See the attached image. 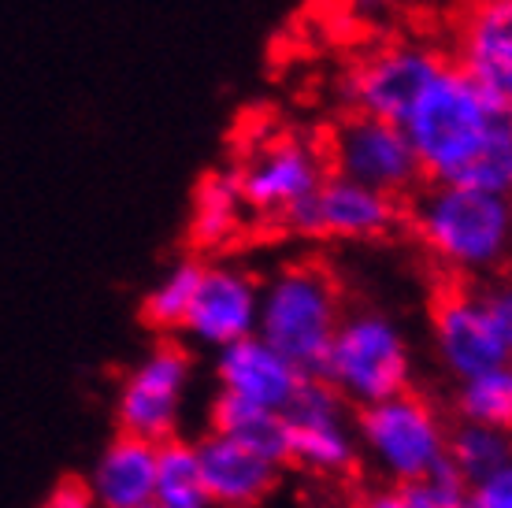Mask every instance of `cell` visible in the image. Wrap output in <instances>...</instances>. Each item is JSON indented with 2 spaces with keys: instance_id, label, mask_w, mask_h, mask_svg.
I'll use <instances>...</instances> for the list:
<instances>
[{
  "instance_id": "cell-1",
  "label": "cell",
  "mask_w": 512,
  "mask_h": 508,
  "mask_svg": "<svg viewBox=\"0 0 512 508\" xmlns=\"http://www.w3.org/2000/svg\"><path fill=\"white\" fill-rule=\"evenodd\" d=\"M401 130L431 186L512 197V115L457 64L435 78Z\"/></svg>"
},
{
  "instance_id": "cell-2",
  "label": "cell",
  "mask_w": 512,
  "mask_h": 508,
  "mask_svg": "<svg viewBox=\"0 0 512 508\" xmlns=\"http://www.w3.org/2000/svg\"><path fill=\"white\" fill-rule=\"evenodd\" d=\"M423 249L457 275H490L512 256V197L431 186L412 208Z\"/></svg>"
},
{
  "instance_id": "cell-3",
  "label": "cell",
  "mask_w": 512,
  "mask_h": 508,
  "mask_svg": "<svg viewBox=\"0 0 512 508\" xmlns=\"http://www.w3.org/2000/svg\"><path fill=\"white\" fill-rule=\"evenodd\" d=\"M342 316V293L323 267L286 264L260 286L256 338L286 356L301 375L316 379Z\"/></svg>"
},
{
  "instance_id": "cell-4",
  "label": "cell",
  "mask_w": 512,
  "mask_h": 508,
  "mask_svg": "<svg viewBox=\"0 0 512 508\" xmlns=\"http://www.w3.org/2000/svg\"><path fill=\"white\" fill-rule=\"evenodd\" d=\"M412 375L416 360L405 327L390 312L357 308L342 316L316 379L327 382L349 408H368L412 390Z\"/></svg>"
},
{
  "instance_id": "cell-5",
  "label": "cell",
  "mask_w": 512,
  "mask_h": 508,
  "mask_svg": "<svg viewBox=\"0 0 512 508\" xmlns=\"http://www.w3.org/2000/svg\"><path fill=\"white\" fill-rule=\"evenodd\" d=\"M353 427L360 460L383 483H423L446 471L449 423L435 401H427L416 390L357 408Z\"/></svg>"
},
{
  "instance_id": "cell-6",
  "label": "cell",
  "mask_w": 512,
  "mask_h": 508,
  "mask_svg": "<svg viewBox=\"0 0 512 508\" xmlns=\"http://www.w3.org/2000/svg\"><path fill=\"white\" fill-rule=\"evenodd\" d=\"M193 386V356L175 342H160L123 375L116 397L119 434L167 442L182 427V412Z\"/></svg>"
},
{
  "instance_id": "cell-7",
  "label": "cell",
  "mask_w": 512,
  "mask_h": 508,
  "mask_svg": "<svg viewBox=\"0 0 512 508\" xmlns=\"http://www.w3.org/2000/svg\"><path fill=\"white\" fill-rule=\"evenodd\" d=\"M286 420V464H297L320 479H346L360 464L353 408L334 394L323 379H305L290 405Z\"/></svg>"
},
{
  "instance_id": "cell-8",
  "label": "cell",
  "mask_w": 512,
  "mask_h": 508,
  "mask_svg": "<svg viewBox=\"0 0 512 508\" xmlns=\"http://www.w3.org/2000/svg\"><path fill=\"white\" fill-rule=\"evenodd\" d=\"M449 67V60L431 45L397 41L360 60L342 78V97L357 108V115H372L394 127H405L412 108L423 101V93L435 86V78Z\"/></svg>"
},
{
  "instance_id": "cell-9",
  "label": "cell",
  "mask_w": 512,
  "mask_h": 508,
  "mask_svg": "<svg viewBox=\"0 0 512 508\" xmlns=\"http://www.w3.org/2000/svg\"><path fill=\"white\" fill-rule=\"evenodd\" d=\"M249 212L268 219H286L312 197L327 178L320 149L305 138L264 141L242 171H234Z\"/></svg>"
},
{
  "instance_id": "cell-10",
  "label": "cell",
  "mask_w": 512,
  "mask_h": 508,
  "mask_svg": "<svg viewBox=\"0 0 512 508\" xmlns=\"http://www.w3.org/2000/svg\"><path fill=\"white\" fill-rule=\"evenodd\" d=\"M431 349L453 386L475 379L483 371L512 364L509 345L494 331L487 308L479 301V290H446L438 293L431 308Z\"/></svg>"
},
{
  "instance_id": "cell-11",
  "label": "cell",
  "mask_w": 512,
  "mask_h": 508,
  "mask_svg": "<svg viewBox=\"0 0 512 508\" xmlns=\"http://www.w3.org/2000/svg\"><path fill=\"white\" fill-rule=\"evenodd\" d=\"M331 160L342 178L386 193L394 201L420 182V164L405 130L372 115H353L349 123H342V130L334 134Z\"/></svg>"
},
{
  "instance_id": "cell-12",
  "label": "cell",
  "mask_w": 512,
  "mask_h": 508,
  "mask_svg": "<svg viewBox=\"0 0 512 508\" xmlns=\"http://www.w3.org/2000/svg\"><path fill=\"white\" fill-rule=\"evenodd\" d=\"M294 234L334 242H375L397 223V201L342 175H327L323 186L282 219Z\"/></svg>"
},
{
  "instance_id": "cell-13",
  "label": "cell",
  "mask_w": 512,
  "mask_h": 508,
  "mask_svg": "<svg viewBox=\"0 0 512 508\" xmlns=\"http://www.w3.org/2000/svg\"><path fill=\"white\" fill-rule=\"evenodd\" d=\"M260 319V282L238 264H205L193 290L182 334L201 349H227L256 334Z\"/></svg>"
},
{
  "instance_id": "cell-14",
  "label": "cell",
  "mask_w": 512,
  "mask_h": 508,
  "mask_svg": "<svg viewBox=\"0 0 512 508\" xmlns=\"http://www.w3.org/2000/svg\"><path fill=\"white\" fill-rule=\"evenodd\" d=\"M457 67L512 115V4L475 0L457 30Z\"/></svg>"
},
{
  "instance_id": "cell-15",
  "label": "cell",
  "mask_w": 512,
  "mask_h": 508,
  "mask_svg": "<svg viewBox=\"0 0 512 508\" xmlns=\"http://www.w3.org/2000/svg\"><path fill=\"white\" fill-rule=\"evenodd\" d=\"M212 375H216L219 394L271 408V412H282V408L290 405L297 390H301V382L308 379V375H301L286 356H279L256 334L227 345V349H219Z\"/></svg>"
},
{
  "instance_id": "cell-16",
  "label": "cell",
  "mask_w": 512,
  "mask_h": 508,
  "mask_svg": "<svg viewBox=\"0 0 512 508\" xmlns=\"http://www.w3.org/2000/svg\"><path fill=\"white\" fill-rule=\"evenodd\" d=\"M201 486L212 508H260L279 486V464L256 457L253 449L208 431L197 438Z\"/></svg>"
},
{
  "instance_id": "cell-17",
  "label": "cell",
  "mask_w": 512,
  "mask_h": 508,
  "mask_svg": "<svg viewBox=\"0 0 512 508\" xmlns=\"http://www.w3.org/2000/svg\"><path fill=\"white\" fill-rule=\"evenodd\" d=\"M93 508H149L156 494V445L116 434L86 475Z\"/></svg>"
},
{
  "instance_id": "cell-18",
  "label": "cell",
  "mask_w": 512,
  "mask_h": 508,
  "mask_svg": "<svg viewBox=\"0 0 512 508\" xmlns=\"http://www.w3.org/2000/svg\"><path fill=\"white\" fill-rule=\"evenodd\" d=\"M208 431L253 449L256 457L271 460L279 468L286 464V420H282V412L216 394L208 405Z\"/></svg>"
},
{
  "instance_id": "cell-19",
  "label": "cell",
  "mask_w": 512,
  "mask_h": 508,
  "mask_svg": "<svg viewBox=\"0 0 512 508\" xmlns=\"http://www.w3.org/2000/svg\"><path fill=\"white\" fill-rule=\"evenodd\" d=\"M512 464V434L494 431L483 423H453L446 442V468L457 483L468 486L483 483L487 475Z\"/></svg>"
},
{
  "instance_id": "cell-20",
  "label": "cell",
  "mask_w": 512,
  "mask_h": 508,
  "mask_svg": "<svg viewBox=\"0 0 512 508\" xmlns=\"http://www.w3.org/2000/svg\"><path fill=\"white\" fill-rule=\"evenodd\" d=\"M242 219H245V201H242V190H238L234 171L208 175L205 182L197 186L190 234L201 249H219V245H227L234 234L242 230Z\"/></svg>"
},
{
  "instance_id": "cell-21",
  "label": "cell",
  "mask_w": 512,
  "mask_h": 508,
  "mask_svg": "<svg viewBox=\"0 0 512 508\" xmlns=\"http://www.w3.org/2000/svg\"><path fill=\"white\" fill-rule=\"evenodd\" d=\"M153 505L164 508H212L201 486V464L197 445L186 438H167L156 445V494Z\"/></svg>"
},
{
  "instance_id": "cell-22",
  "label": "cell",
  "mask_w": 512,
  "mask_h": 508,
  "mask_svg": "<svg viewBox=\"0 0 512 508\" xmlns=\"http://www.w3.org/2000/svg\"><path fill=\"white\" fill-rule=\"evenodd\" d=\"M453 412L461 423H483V427L512 434V364L457 382Z\"/></svg>"
},
{
  "instance_id": "cell-23",
  "label": "cell",
  "mask_w": 512,
  "mask_h": 508,
  "mask_svg": "<svg viewBox=\"0 0 512 508\" xmlns=\"http://www.w3.org/2000/svg\"><path fill=\"white\" fill-rule=\"evenodd\" d=\"M201 267L197 260H179L175 267H167L164 279L156 282L153 290L145 293L141 301V316L156 331H182V319L190 312L193 290L201 279Z\"/></svg>"
},
{
  "instance_id": "cell-24",
  "label": "cell",
  "mask_w": 512,
  "mask_h": 508,
  "mask_svg": "<svg viewBox=\"0 0 512 508\" xmlns=\"http://www.w3.org/2000/svg\"><path fill=\"white\" fill-rule=\"evenodd\" d=\"M461 497L464 486L446 468L438 479L423 483H379L360 497L357 508H461Z\"/></svg>"
},
{
  "instance_id": "cell-25",
  "label": "cell",
  "mask_w": 512,
  "mask_h": 508,
  "mask_svg": "<svg viewBox=\"0 0 512 508\" xmlns=\"http://www.w3.org/2000/svg\"><path fill=\"white\" fill-rule=\"evenodd\" d=\"M461 508H512V464L464 490Z\"/></svg>"
},
{
  "instance_id": "cell-26",
  "label": "cell",
  "mask_w": 512,
  "mask_h": 508,
  "mask_svg": "<svg viewBox=\"0 0 512 508\" xmlns=\"http://www.w3.org/2000/svg\"><path fill=\"white\" fill-rule=\"evenodd\" d=\"M479 301L487 308L494 331L501 334V342L509 345V353H512V279L490 282L487 290H479Z\"/></svg>"
},
{
  "instance_id": "cell-27",
  "label": "cell",
  "mask_w": 512,
  "mask_h": 508,
  "mask_svg": "<svg viewBox=\"0 0 512 508\" xmlns=\"http://www.w3.org/2000/svg\"><path fill=\"white\" fill-rule=\"evenodd\" d=\"M41 508H93V501H90V494H86V486L67 479V483H60L45 501H41Z\"/></svg>"
},
{
  "instance_id": "cell-28",
  "label": "cell",
  "mask_w": 512,
  "mask_h": 508,
  "mask_svg": "<svg viewBox=\"0 0 512 508\" xmlns=\"http://www.w3.org/2000/svg\"><path fill=\"white\" fill-rule=\"evenodd\" d=\"M360 8H383V4H390V0H357Z\"/></svg>"
},
{
  "instance_id": "cell-29",
  "label": "cell",
  "mask_w": 512,
  "mask_h": 508,
  "mask_svg": "<svg viewBox=\"0 0 512 508\" xmlns=\"http://www.w3.org/2000/svg\"><path fill=\"white\" fill-rule=\"evenodd\" d=\"M494 4H512V0H494Z\"/></svg>"
},
{
  "instance_id": "cell-30",
  "label": "cell",
  "mask_w": 512,
  "mask_h": 508,
  "mask_svg": "<svg viewBox=\"0 0 512 508\" xmlns=\"http://www.w3.org/2000/svg\"><path fill=\"white\" fill-rule=\"evenodd\" d=\"M149 508H164V505H149Z\"/></svg>"
}]
</instances>
